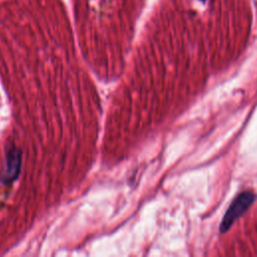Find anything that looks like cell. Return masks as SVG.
<instances>
[{
	"label": "cell",
	"mask_w": 257,
	"mask_h": 257,
	"mask_svg": "<svg viewBox=\"0 0 257 257\" xmlns=\"http://www.w3.org/2000/svg\"><path fill=\"white\" fill-rule=\"evenodd\" d=\"M254 198L255 196L253 193L243 192L234 199L221 222V233L226 232L232 226V224L247 211V209L253 203Z\"/></svg>",
	"instance_id": "cell-1"
}]
</instances>
